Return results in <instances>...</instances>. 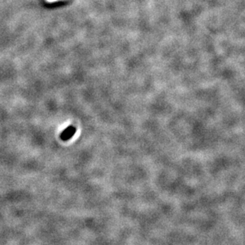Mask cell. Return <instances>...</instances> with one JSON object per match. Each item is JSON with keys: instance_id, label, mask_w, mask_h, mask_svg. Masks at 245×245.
I'll list each match as a JSON object with an SVG mask.
<instances>
[{"instance_id": "cell-1", "label": "cell", "mask_w": 245, "mask_h": 245, "mask_svg": "<svg viewBox=\"0 0 245 245\" xmlns=\"http://www.w3.org/2000/svg\"><path fill=\"white\" fill-rule=\"evenodd\" d=\"M75 133V129L71 126V127H69L64 131V133L61 135V137H62L63 140H68L74 135Z\"/></svg>"}]
</instances>
